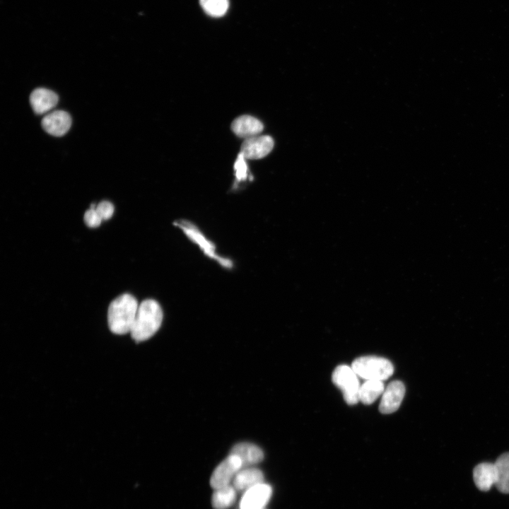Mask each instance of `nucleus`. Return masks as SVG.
<instances>
[{
	"instance_id": "f257e3e1",
	"label": "nucleus",
	"mask_w": 509,
	"mask_h": 509,
	"mask_svg": "<svg viewBox=\"0 0 509 509\" xmlns=\"http://www.w3.org/2000/svg\"><path fill=\"white\" fill-rule=\"evenodd\" d=\"M163 314L159 303L153 299L144 300L139 305L130 334L136 341L148 339L159 329Z\"/></svg>"
},
{
	"instance_id": "f03ea898",
	"label": "nucleus",
	"mask_w": 509,
	"mask_h": 509,
	"mask_svg": "<svg viewBox=\"0 0 509 509\" xmlns=\"http://www.w3.org/2000/svg\"><path fill=\"white\" fill-rule=\"evenodd\" d=\"M139 304L136 299L129 293H124L114 299L107 312L110 331L116 334L130 333Z\"/></svg>"
},
{
	"instance_id": "7ed1b4c3",
	"label": "nucleus",
	"mask_w": 509,
	"mask_h": 509,
	"mask_svg": "<svg viewBox=\"0 0 509 509\" xmlns=\"http://www.w3.org/2000/svg\"><path fill=\"white\" fill-rule=\"evenodd\" d=\"M351 368L358 376L367 380L383 381L394 372L392 363L387 358L374 356H361L351 363Z\"/></svg>"
},
{
	"instance_id": "20e7f679",
	"label": "nucleus",
	"mask_w": 509,
	"mask_h": 509,
	"mask_svg": "<svg viewBox=\"0 0 509 509\" xmlns=\"http://www.w3.org/2000/svg\"><path fill=\"white\" fill-rule=\"evenodd\" d=\"M333 383L341 390L345 402L349 405L358 402L360 383L358 375L351 367L346 365H338L333 371Z\"/></svg>"
},
{
	"instance_id": "39448f33",
	"label": "nucleus",
	"mask_w": 509,
	"mask_h": 509,
	"mask_svg": "<svg viewBox=\"0 0 509 509\" xmlns=\"http://www.w3.org/2000/svg\"><path fill=\"white\" fill-rule=\"evenodd\" d=\"M175 224L181 228L186 235L203 250L205 255L218 261L221 265L226 267H230L231 266V262L229 259L220 257L216 252L214 244L211 242L193 223L188 221H176Z\"/></svg>"
},
{
	"instance_id": "423d86ee",
	"label": "nucleus",
	"mask_w": 509,
	"mask_h": 509,
	"mask_svg": "<svg viewBox=\"0 0 509 509\" xmlns=\"http://www.w3.org/2000/svg\"><path fill=\"white\" fill-rule=\"evenodd\" d=\"M242 468L241 460L237 455L230 454L213 470L210 479L211 486L216 489L230 484Z\"/></svg>"
},
{
	"instance_id": "0eeeda50",
	"label": "nucleus",
	"mask_w": 509,
	"mask_h": 509,
	"mask_svg": "<svg viewBox=\"0 0 509 509\" xmlns=\"http://www.w3.org/2000/svg\"><path fill=\"white\" fill-rule=\"evenodd\" d=\"M272 495L271 486L262 483L245 491L240 499V509H264Z\"/></svg>"
},
{
	"instance_id": "6e6552de",
	"label": "nucleus",
	"mask_w": 509,
	"mask_h": 509,
	"mask_svg": "<svg viewBox=\"0 0 509 509\" xmlns=\"http://www.w3.org/2000/svg\"><path fill=\"white\" fill-rule=\"evenodd\" d=\"M274 147L272 138L267 135H257L245 139L240 148V153L245 158L259 159L268 155Z\"/></svg>"
},
{
	"instance_id": "1a4fd4ad",
	"label": "nucleus",
	"mask_w": 509,
	"mask_h": 509,
	"mask_svg": "<svg viewBox=\"0 0 509 509\" xmlns=\"http://www.w3.org/2000/svg\"><path fill=\"white\" fill-rule=\"evenodd\" d=\"M405 387L399 380L392 381L385 389L379 405L382 414H391L396 411L404 398Z\"/></svg>"
},
{
	"instance_id": "9d476101",
	"label": "nucleus",
	"mask_w": 509,
	"mask_h": 509,
	"mask_svg": "<svg viewBox=\"0 0 509 509\" xmlns=\"http://www.w3.org/2000/svg\"><path fill=\"white\" fill-rule=\"evenodd\" d=\"M42 127L48 134L61 136L64 135L71 125L70 115L63 110H55L46 115L42 119Z\"/></svg>"
},
{
	"instance_id": "9b49d317",
	"label": "nucleus",
	"mask_w": 509,
	"mask_h": 509,
	"mask_svg": "<svg viewBox=\"0 0 509 509\" xmlns=\"http://www.w3.org/2000/svg\"><path fill=\"white\" fill-rule=\"evenodd\" d=\"M58 95L47 88L35 89L30 95V103L33 111L38 115L46 113L58 103Z\"/></svg>"
},
{
	"instance_id": "f8f14e48",
	"label": "nucleus",
	"mask_w": 509,
	"mask_h": 509,
	"mask_svg": "<svg viewBox=\"0 0 509 509\" xmlns=\"http://www.w3.org/2000/svg\"><path fill=\"white\" fill-rule=\"evenodd\" d=\"M232 131L239 137L247 139L259 135L263 130V124L250 115H242L233 120Z\"/></svg>"
},
{
	"instance_id": "ddd939ff",
	"label": "nucleus",
	"mask_w": 509,
	"mask_h": 509,
	"mask_svg": "<svg viewBox=\"0 0 509 509\" xmlns=\"http://www.w3.org/2000/svg\"><path fill=\"white\" fill-rule=\"evenodd\" d=\"M237 455L242 461V468L250 467L261 462L264 452L257 445L250 443H239L233 446L230 453Z\"/></svg>"
},
{
	"instance_id": "4468645a",
	"label": "nucleus",
	"mask_w": 509,
	"mask_h": 509,
	"mask_svg": "<svg viewBox=\"0 0 509 509\" xmlns=\"http://www.w3.org/2000/svg\"><path fill=\"white\" fill-rule=\"evenodd\" d=\"M263 472L255 467L242 468L235 476L233 480V486L236 491H243L250 488L264 483Z\"/></svg>"
},
{
	"instance_id": "2eb2a0df",
	"label": "nucleus",
	"mask_w": 509,
	"mask_h": 509,
	"mask_svg": "<svg viewBox=\"0 0 509 509\" xmlns=\"http://www.w3.org/2000/svg\"><path fill=\"white\" fill-rule=\"evenodd\" d=\"M474 481L481 491H488L496 481V471L494 463L482 462L475 467L473 471Z\"/></svg>"
},
{
	"instance_id": "dca6fc26",
	"label": "nucleus",
	"mask_w": 509,
	"mask_h": 509,
	"mask_svg": "<svg viewBox=\"0 0 509 509\" xmlns=\"http://www.w3.org/2000/svg\"><path fill=\"white\" fill-rule=\"evenodd\" d=\"M236 500V489L228 484L214 489L211 497V504L214 509H228Z\"/></svg>"
},
{
	"instance_id": "f3484780",
	"label": "nucleus",
	"mask_w": 509,
	"mask_h": 509,
	"mask_svg": "<svg viewBox=\"0 0 509 509\" xmlns=\"http://www.w3.org/2000/svg\"><path fill=\"white\" fill-rule=\"evenodd\" d=\"M385 390V386L381 380H367L359 389L358 399L364 404L373 403Z\"/></svg>"
},
{
	"instance_id": "a211bd4d",
	"label": "nucleus",
	"mask_w": 509,
	"mask_h": 509,
	"mask_svg": "<svg viewBox=\"0 0 509 509\" xmlns=\"http://www.w3.org/2000/svg\"><path fill=\"white\" fill-rule=\"evenodd\" d=\"M494 465L496 471L495 486L501 492L509 493V452L502 454Z\"/></svg>"
},
{
	"instance_id": "6ab92c4d",
	"label": "nucleus",
	"mask_w": 509,
	"mask_h": 509,
	"mask_svg": "<svg viewBox=\"0 0 509 509\" xmlns=\"http://www.w3.org/2000/svg\"><path fill=\"white\" fill-rule=\"evenodd\" d=\"M204 11L212 17H221L226 13L228 6V0H199Z\"/></svg>"
},
{
	"instance_id": "aec40b11",
	"label": "nucleus",
	"mask_w": 509,
	"mask_h": 509,
	"mask_svg": "<svg viewBox=\"0 0 509 509\" xmlns=\"http://www.w3.org/2000/svg\"><path fill=\"white\" fill-rule=\"evenodd\" d=\"M95 204H91L90 209L84 213V222L90 228L99 226L103 221L95 210Z\"/></svg>"
},
{
	"instance_id": "412c9836",
	"label": "nucleus",
	"mask_w": 509,
	"mask_h": 509,
	"mask_svg": "<svg viewBox=\"0 0 509 509\" xmlns=\"http://www.w3.org/2000/svg\"><path fill=\"white\" fill-rule=\"evenodd\" d=\"M234 168L235 176L238 181L246 179L247 177V165L245 162V158L242 153H239L235 160Z\"/></svg>"
},
{
	"instance_id": "4be33fe9",
	"label": "nucleus",
	"mask_w": 509,
	"mask_h": 509,
	"mask_svg": "<svg viewBox=\"0 0 509 509\" xmlns=\"http://www.w3.org/2000/svg\"><path fill=\"white\" fill-rule=\"evenodd\" d=\"M95 210L102 220L110 218L114 213V206L108 201H102L95 206Z\"/></svg>"
}]
</instances>
